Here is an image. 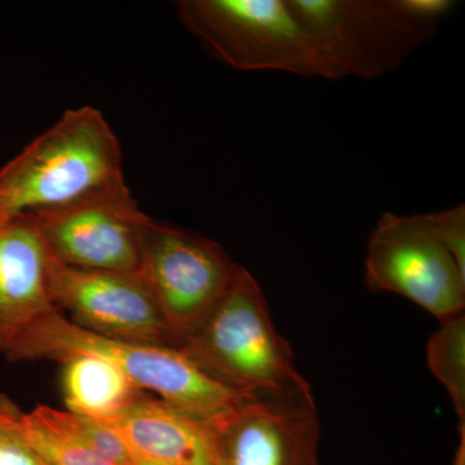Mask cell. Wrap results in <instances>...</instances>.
Returning a JSON list of instances; mask_svg holds the SVG:
<instances>
[{
  "label": "cell",
  "mask_w": 465,
  "mask_h": 465,
  "mask_svg": "<svg viewBox=\"0 0 465 465\" xmlns=\"http://www.w3.org/2000/svg\"><path fill=\"white\" fill-rule=\"evenodd\" d=\"M52 311L48 250L29 216L0 225V353Z\"/></svg>",
  "instance_id": "12"
},
{
  "label": "cell",
  "mask_w": 465,
  "mask_h": 465,
  "mask_svg": "<svg viewBox=\"0 0 465 465\" xmlns=\"http://www.w3.org/2000/svg\"><path fill=\"white\" fill-rule=\"evenodd\" d=\"M215 430L223 465H320L313 394L244 401Z\"/></svg>",
  "instance_id": "10"
},
{
  "label": "cell",
  "mask_w": 465,
  "mask_h": 465,
  "mask_svg": "<svg viewBox=\"0 0 465 465\" xmlns=\"http://www.w3.org/2000/svg\"><path fill=\"white\" fill-rule=\"evenodd\" d=\"M420 219L465 274V204L424 213Z\"/></svg>",
  "instance_id": "18"
},
{
  "label": "cell",
  "mask_w": 465,
  "mask_h": 465,
  "mask_svg": "<svg viewBox=\"0 0 465 465\" xmlns=\"http://www.w3.org/2000/svg\"><path fill=\"white\" fill-rule=\"evenodd\" d=\"M45 424L91 450L113 465H134L137 455L108 425L91 416L41 405L32 410Z\"/></svg>",
  "instance_id": "15"
},
{
  "label": "cell",
  "mask_w": 465,
  "mask_h": 465,
  "mask_svg": "<svg viewBox=\"0 0 465 465\" xmlns=\"http://www.w3.org/2000/svg\"><path fill=\"white\" fill-rule=\"evenodd\" d=\"M112 428L137 457L174 465H223L215 424L143 394L113 414Z\"/></svg>",
  "instance_id": "11"
},
{
  "label": "cell",
  "mask_w": 465,
  "mask_h": 465,
  "mask_svg": "<svg viewBox=\"0 0 465 465\" xmlns=\"http://www.w3.org/2000/svg\"><path fill=\"white\" fill-rule=\"evenodd\" d=\"M176 11L185 29L232 69L341 78L289 0H182Z\"/></svg>",
  "instance_id": "4"
},
{
  "label": "cell",
  "mask_w": 465,
  "mask_h": 465,
  "mask_svg": "<svg viewBox=\"0 0 465 465\" xmlns=\"http://www.w3.org/2000/svg\"><path fill=\"white\" fill-rule=\"evenodd\" d=\"M79 354L105 358L139 390L153 391L157 399L210 423L251 400L211 378L179 347L103 338L58 311L39 318L5 356L9 361L64 362Z\"/></svg>",
  "instance_id": "3"
},
{
  "label": "cell",
  "mask_w": 465,
  "mask_h": 465,
  "mask_svg": "<svg viewBox=\"0 0 465 465\" xmlns=\"http://www.w3.org/2000/svg\"><path fill=\"white\" fill-rule=\"evenodd\" d=\"M122 148L94 106L66 110L0 168V225L124 185Z\"/></svg>",
  "instance_id": "1"
},
{
  "label": "cell",
  "mask_w": 465,
  "mask_h": 465,
  "mask_svg": "<svg viewBox=\"0 0 465 465\" xmlns=\"http://www.w3.org/2000/svg\"><path fill=\"white\" fill-rule=\"evenodd\" d=\"M61 384L67 410L75 414L101 418L143 396L114 363L94 354L67 358Z\"/></svg>",
  "instance_id": "13"
},
{
  "label": "cell",
  "mask_w": 465,
  "mask_h": 465,
  "mask_svg": "<svg viewBox=\"0 0 465 465\" xmlns=\"http://www.w3.org/2000/svg\"><path fill=\"white\" fill-rule=\"evenodd\" d=\"M220 384L250 399L309 396L292 349L272 322L256 278L238 264L228 289L179 345Z\"/></svg>",
  "instance_id": "2"
},
{
  "label": "cell",
  "mask_w": 465,
  "mask_h": 465,
  "mask_svg": "<svg viewBox=\"0 0 465 465\" xmlns=\"http://www.w3.org/2000/svg\"><path fill=\"white\" fill-rule=\"evenodd\" d=\"M388 3L400 16L433 30L439 29L440 21L458 5L452 0H388Z\"/></svg>",
  "instance_id": "19"
},
{
  "label": "cell",
  "mask_w": 465,
  "mask_h": 465,
  "mask_svg": "<svg viewBox=\"0 0 465 465\" xmlns=\"http://www.w3.org/2000/svg\"><path fill=\"white\" fill-rule=\"evenodd\" d=\"M26 216L51 255L63 264L90 271L140 272L150 217L127 183Z\"/></svg>",
  "instance_id": "8"
},
{
  "label": "cell",
  "mask_w": 465,
  "mask_h": 465,
  "mask_svg": "<svg viewBox=\"0 0 465 465\" xmlns=\"http://www.w3.org/2000/svg\"><path fill=\"white\" fill-rule=\"evenodd\" d=\"M237 265L217 242L149 220L140 273L157 299L176 347L215 307Z\"/></svg>",
  "instance_id": "6"
},
{
  "label": "cell",
  "mask_w": 465,
  "mask_h": 465,
  "mask_svg": "<svg viewBox=\"0 0 465 465\" xmlns=\"http://www.w3.org/2000/svg\"><path fill=\"white\" fill-rule=\"evenodd\" d=\"M365 283L411 300L437 320L464 312L465 274L420 215L382 213L367 241Z\"/></svg>",
  "instance_id": "7"
},
{
  "label": "cell",
  "mask_w": 465,
  "mask_h": 465,
  "mask_svg": "<svg viewBox=\"0 0 465 465\" xmlns=\"http://www.w3.org/2000/svg\"><path fill=\"white\" fill-rule=\"evenodd\" d=\"M54 307L85 331L114 341L176 347L157 299L140 272L90 271L58 262L48 251Z\"/></svg>",
  "instance_id": "9"
},
{
  "label": "cell",
  "mask_w": 465,
  "mask_h": 465,
  "mask_svg": "<svg viewBox=\"0 0 465 465\" xmlns=\"http://www.w3.org/2000/svg\"><path fill=\"white\" fill-rule=\"evenodd\" d=\"M342 76L376 79L399 69L437 30L400 16L388 0H289Z\"/></svg>",
  "instance_id": "5"
},
{
  "label": "cell",
  "mask_w": 465,
  "mask_h": 465,
  "mask_svg": "<svg viewBox=\"0 0 465 465\" xmlns=\"http://www.w3.org/2000/svg\"><path fill=\"white\" fill-rule=\"evenodd\" d=\"M452 465H465V424H461L460 427V442H459Z\"/></svg>",
  "instance_id": "20"
},
{
  "label": "cell",
  "mask_w": 465,
  "mask_h": 465,
  "mask_svg": "<svg viewBox=\"0 0 465 465\" xmlns=\"http://www.w3.org/2000/svg\"><path fill=\"white\" fill-rule=\"evenodd\" d=\"M430 336L427 362L437 381L448 391L461 424L465 423V314L440 318Z\"/></svg>",
  "instance_id": "14"
},
{
  "label": "cell",
  "mask_w": 465,
  "mask_h": 465,
  "mask_svg": "<svg viewBox=\"0 0 465 465\" xmlns=\"http://www.w3.org/2000/svg\"><path fill=\"white\" fill-rule=\"evenodd\" d=\"M25 411L0 391V465H47L24 437Z\"/></svg>",
  "instance_id": "17"
},
{
  "label": "cell",
  "mask_w": 465,
  "mask_h": 465,
  "mask_svg": "<svg viewBox=\"0 0 465 465\" xmlns=\"http://www.w3.org/2000/svg\"><path fill=\"white\" fill-rule=\"evenodd\" d=\"M24 437L27 445L47 465H113L45 424L33 411L25 412Z\"/></svg>",
  "instance_id": "16"
},
{
  "label": "cell",
  "mask_w": 465,
  "mask_h": 465,
  "mask_svg": "<svg viewBox=\"0 0 465 465\" xmlns=\"http://www.w3.org/2000/svg\"><path fill=\"white\" fill-rule=\"evenodd\" d=\"M134 465H174V464H168V463H163V461L153 460V459L137 457L136 463H134Z\"/></svg>",
  "instance_id": "21"
}]
</instances>
